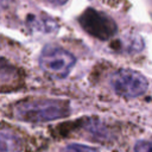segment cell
Returning a JSON list of instances; mask_svg holds the SVG:
<instances>
[{
	"label": "cell",
	"mask_w": 152,
	"mask_h": 152,
	"mask_svg": "<svg viewBox=\"0 0 152 152\" xmlns=\"http://www.w3.org/2000/svg\"><path fill=\"white\" fill-rule=\"evenodd\" d=\"M110 82L116 94L128 99L140 96L147 89L146 78L132 70H119L113 75Z\"/></svg>",
	"instance_id": "277c9868"
},
{
	"label": "cell",
	"mask_w": 152,
	"mask_h": 152,
	"mask_svg": "<svg viewBox=\"0 0 152 152\" xmlns=\"http://www.w3.org/2000/svg\"><path fill=\"white\" fill-rule=\"evenodd\" d=\"M78 23L88 34L101 40L109 39L116 33V25L113 19L97 10H86L80 15Z\"/></svg>",
	"instance_id": "3957f363"
},
{
	"label": "cell",
	"mask_w": 152,
	"mask_h": 152,
	"mask_svg": "<svg viewBox=\"0 0 152 152\" xmlns=\"http://www.w3.org/2000/svg\"><path fill=\"white\" fill-rule=\"evenodd\" d=\"M45 1L49 2V4H51V5H63L68 0H45Z\"/></svg>",
	"instance_id": "9c48e42d"
},
{
	"label": "cell",
	"mask_w": 152,
	"mask_h": 152,
	"mask_svg": "<svg viewBox=\"0 0 152 152\" xmlns=\"http://www.w3.org/2000/svg\"><path fill=\"white\" fill-rule=\"evenodd\" d=\"M69 114V103L56 99H26L12 107V116L25 122H48L65 118Z\"/></svg>",
	"instance_id": "6da1fadb"
},
{
	"label": "cell",
	"mask_w": 152,
	"mask_h": 152,
	"mask_svg": "<svg viewBox=\"0 0 152 152\" xmlns=\"http://www.w3.org/2000/svg\"><path fill=\"white\" fill-rule=\"evenodd\" d=\"M0 147L1 152H21L24 148V139L19 131L5 122L0 131Z\"/></svg>",
	"instance_id": "5b68a950"
},
{
	"label": "cell",
	"mask_w": 152,
	"mask_h": 152,
	"mask_svg": "<svg viewBox=\"0 0 152 152\" xmlns=\"http://www.w3.org/2000/svg\"><path fill=\"white\" fill-rule=\"evenodd\" d=\"M134 152H152V139H142L135 142Z\"/></svg>",
	"instance_id": "ba28073f"
},
{
	"label": "cell",
	"mask_w": 152,
	"mask_h": 152,
	"mask_svg": "<svg viewBox=\"0 0 152 152\" xmlns=\"http://www.w3.org/2000/svg\"><path fill=\"white\" fill-rule=\"evenodd\" d=\"M64 152H100V151L95 147L82 145V144H69L65 147Z\"/></svg>",
	"instance_id": "52a82bcc"
},
{
	"label": "cell",
	"mask_w": 152,
	"mask_h": 152,
	"mask_svg": "<svg viewBox=\"0 0 152 152\" xmlns=\"http://www.w3.org/2000/svg\"><path fill=\"white\" fill-rule=\"evenodd\" d=\"M75 64L74 56L58 46H46L40 57L42 69L46 75L55 78L65 77Z\"/></svg>",
	"instance_id": "7a4b0ae2"
},
{
	"label": "cell",
	"mask_w": 152,
	"mask_h": 152,
	"mask_svg": "<svg viewBox=\"0 0 152 152\" xmlns=\"http://www.w3.org/2000/svg\"><path fill=\"white\" fill-rule=\"evenodd\" d=\"M23 76L20 75V70L13 65H5L4 61L1 64V90L10 91L18 89L21 84Z\"/></svg>",
	"instance_id": "8992f818"
}]
</instances>
